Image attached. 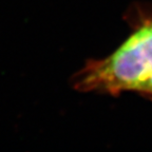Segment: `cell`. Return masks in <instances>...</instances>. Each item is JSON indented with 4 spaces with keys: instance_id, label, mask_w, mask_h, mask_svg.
Listing matches in <instances>:
<instances>
[{
    "instance_id": "2",
    "label": "cell",
    "mask_w": 152,
    "mask_h": 152,
    "mask_svg": "<svg viewBox=\"0 0 152 152\" xmlns=\"http://www.w3.org/2000/svg\"><path fill=\"white\" fill-rule=\"evenodd\" d=\"M134 92L142 95L144 97L152 100V73L148 76L145 80L140 83Z\"/></svg>"
},
{
    "instance_id": "1",
    "label": "cell",
    "mask_w": 152,
    "mask_h": 152,
    "mask_svg": "<svg viewBox=\"0 0 152 152\" xmlns=\"http://www.w3.org/2000/svg\"><path fill=\"white\" fill-rule=\"evenodd\" d=\"M152 73V17H140L133 32L102 59L87 61L72 79L77 91L118 95L134 91Z\"/></svg>"
}]
</instances>
